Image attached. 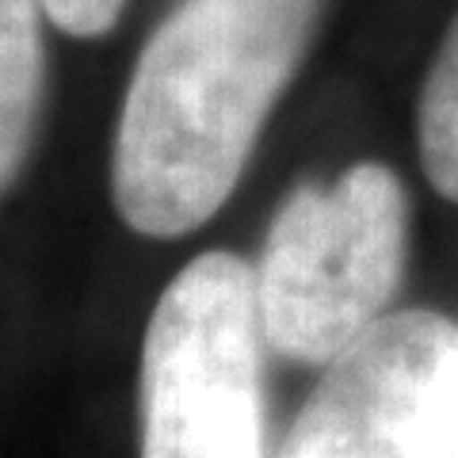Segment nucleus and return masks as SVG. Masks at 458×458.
Returning <instances> with one entry per match:
<instances>
[{
  "label": "nucleus",
  "instance_id": "nucleus-1",
  "mask_svg": "<svg viewBox=\"0 0 458 458\" xmlns=\"http://www.w3.org/2000/svg\"><path fill=\"white\" fill-rule=\"evenodd\" d=\"M325 0H180L141 47L111 146V199L172 241L222 210L271 107L313 47Z\"/></svg>",
  "mask_w": 458,
  "mask_h": 458
},
{
  "label": "nucleus",
  "instance_id": "nucleus-2",
  "mask_svg": "<svg viewBox=\"0 0 458 458\" xmlns=\"http://www.w3.org/2000/svg\"><path fill=\"white\" fill-rule=\"evenodd\" d=\"M409 260V199L386 165L306 180L267 225L256 294L267 348L333 363L394 302Z\"/></svg>",
  "mask_w": 458,
  "mask_h": 458
},
{
  "label": "nucleus",
  "instance_id": "nucleus-3",
  "mask_svg": "<svg viewBox=\"0 0 458 458\" xmlns=\"http://www.w3.org/2000/svg\"><path fill=\"white\" fill-rule=\"evenodd\" d=\"M264 344L256 271L195 256L146 325L138 458H264Z\"/></svg>",
  "mask_w": 458,
  "mask_h": 458
},
{
  "label": "nucleus",
  "instance_id": "nucleus-4",
  "mask_svg": "<svg viewBox=\"0 0 458 458\" xmlns=\"http://www.w3.org/2000/svg\"><path fill=\"white\" fill-rule=\"evenodd\" d=\"M279 458H458V321H375L328 363Z\"/></svg>",
  "mask_w": 458,
  "mask_h": 458
},
{
  "label": "nucleus",
  "instance_id": "nucleus-5",
  "mask_svg": "<svg viewBox=\"0 0 458 458\" xmlns=\"http://www.w3.org/2000/svg\"><path fill=\"white\" fill-rule=\"evenodd\" d=\"M42 0H0V195L12 188L31 153L47 54Z\"/></svg>",
  "mask_w": 458,
  "mask_h": 458
},
{
  "label": "nucleus",
  "instance_id": "nucleus-6",
  "mask_svg": "<svg viewBox=\"0 0 458 458\" xmlns=\"http://www.w3.org/2000/svg\"><path fill=\"white\" fill-rule=\"evenodd\" d=\"M417 141L428 183L458 203V12L428 65L417 107Z\"/></svg>",
  "mask_w": 458,
  "mask_h": 458
},
{
  "label": "nucleus",
  "instance_id": "nucleus-7",
  "mask_svg": "<svg viewBox=\"0 0 458 458\" xmlns=\"http://www.w3.org/2000/svg\"><path fill=\"white\" fill-rule=\"evenodd\" d=\"M50 23L73 38H99L119 23L126 0H42Z\"/></svg>",
  "mask_w": 458,
  "mask_h": 458
}]
</instances>
